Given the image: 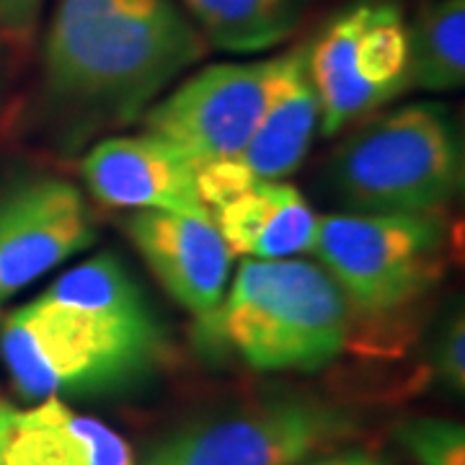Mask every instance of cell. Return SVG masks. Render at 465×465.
I'll return each instance as SVG.
<instances>
[{"label":"cell","instance_id":"cell-12","mask_svg":"<svg viewBox=\"0 0 465 465\" xmlns=\"http://www.w3.org/2000/svg\"><path fill=\"white\" fill-rule=\"evenodd\" d=\"M197 171L176 145L150 133L104 140L81 163L88 192L119 210L202 213Z\"/></svg>","mask_w":465,"mask_h":465},{"label":"cell","instance_id":"cell-9","mask_svg":"<svg viewBox=\"0 0 465 465\" xmlns=\"http://www.w3.org/2000/svg\"><path fill=\"white\" fill-rule=\"evenodd\" d=\"M202 210L235 256L292 259L311 253L318 215L292 183L264 179L238 161L197 171Z\"/></svg>","mask_w":465,"mask_h":465},{"label":"cell","instance_id":"cell-5","mask_svg":"<svg viewBox=\"0 0 465 465\" xmlns=\"http://www.w3.org/2000/svg\"><path fill=\"white\" fill-rule=\"evenodd\" d=\"M442 215L336 213L318 215L311 253L351 308L388 316L411 305L445 269Z\"/></svg>","mask_w":465,"mask_h":465},{"label":"cell","instance_id":"cell-18","mask_svg":"<svg viewBox=\"0 0 465 465\" xmlns=\"http://www.w3.org/2000/svg\"><path fill=\"white\" fill-rule=\"evenodd\" d=\"M434 372L452 393L465 391V321L463 313H455L445 321L434 341Z\"/></svg>","mask_w":465,"mask_h":465},{"label":"cell","instance_id":"cell-4","mask_svg":"<svg viewBox=\"0 0 465 465\" xmlns=\"http://www.w3.org/2000/svg\"><path fill=\"white\" fill-rule=\"evenodd\" d=\"M463 137L448 106L419 101L349 134L331 182L354 213L442 215L463 192Z\"/></svg>","mask_w":465,"mask_h":465},{"label":"cell","instance_id":"cell-14","mask_svg":"<svg viewBox=\"0 0 465 465\" xmlns=\"http://www.w3.org/2000/svg\"><path fill=\"white\" fill-rule=\"evenodd\" d=\"M321 133V104L308 70V45L274 57V81L249 145L235 158L264 179L292 176Z\"/></svg>","mask_w":465,"mask_h":465},{"label":"cell","instance_id":"cell-2","mask_svg":"<svg viewBox=\"0 0 465 465\" xmlns=\"http://www.w3.org/2000/svg\"><path fill=\"white\" fill-rule=\"evenodd\" d=\"M204 50L176 0H57L45 78L57 101L127 122Z\"/></svg>","mask_w":465,"mask_h":465},{"label":"cell","instance_id":"cell-10","mask_svg":"<svg viewBox=\"0 0 465 465\" xmlns=\"http://www.w3.org/2000/svg\"><path fill=\"white\" fill-rule=\"evenodd\" d=\"M124 228L155 280L197 318L202 336L215 341L235 253L207 213L133 210Z\"/></svg>","mask_w":465,"mask_h":465},{"label":"cell","instance_id":"cell-13","mask_svg":"<svg viewBox=\"0 0 465 465\" xmlns=\"http://www.w3.org/2000/svg\"><path fill=\"white\" fill-rule=\"evenodd\" d=\"M0 465H134L130 442L67 401L0 399Z\"/></svg>","mask_w":465,"mask_h":465},{"label":"cell","instance_id":"cell-6","mask_svg":"<svg viewBox=\"0 0 465 465\" xmlns=\"http://www.w3.org/2000/svg\"><path fill=\"white\" fill-rule=\"evenodd\" d=\"M321 134H336L411 88L409 21L396 0H357L308 42Z\"/></svg>","mask_w":465,"mask_h":465},{"label":"cell","instance_id":"cell-15","mask_svg":"<svg viewBox=\"0 0 465 465\" xmlns=\"http://www.w3.org/2000/svg\"><path fill=\"white\" fill-rule=\"evenodd\" d=\"M204 42L225 52H264L287 42L308 0H182Z\"/></svg>","mask_w":465,"mask_h":465},{"label":"cell","instance_id":"cell-21","mask_svg":"<svg viewBox=\"0 0 465 465\" xmlns=\"http://www.w3.org/2000/svg\"><path fill=\"white\" fill-rule=\"evenodd\" d=\"M143 465H171V463H166V460H163L161 455H155V452H150V458H148V460H145V463H143Z\"/></svg>","mask_w":465,"mask_h":465},{"label":"cell","instance_id":"cell-19","mask_svg":"<svg viewBox=\"0 0 465 465\" xmlns=\"http://www.w3.org/2000/svg\"><path fill=\"white\" fill-rule=\"evenodd\" d=\"M45 0H0V36L14 45H29L39 26Z\"/></svg>","mask_w":465,"mask_h":465},{"label":"cell","instance_id":"cell-16","mask_svg":"<svg viewBox=\"0 0 465 465\" xmlns=\"http://www.w3.org/2000/svg\"><path fill=\"white\" fill-rule=\"evenodd\" d=\"M411 88L458 91L465 84V0H424L409 21Z\"/></svg>","mask_w":465,"mask_h":465},{"label":"cell","instance_id":"cell-17","mask_svg":"<svg viewBox=\"0 0 465 465\" xmlns=\"http://www.w3.org/2000/svg\"><path fill=\"white\" fill-rule=\"evenodd\" d=\"M399 445L419 465H465V430L460 421L421 416L396 430Z\"/></svg>","mask_w":465,"mask_h":465},{"label":"cell","instance_id":"cell-1","mask_svg":"<svg viewBox=\"0 0 465 465\" xmlns=\"http://www.w3.org/2000/svg\"><path fill=\"white\" fill-rule=\"evenodd\" d=\"M18 399H99L140 388L166 365L168 336L114 253L73 266L0 329Z\"/></svg>","mask_w":465,"mask_h":465},{"label":"cell","instance_id":"cell-20","mask_svg":"<svg viewBox=\"0 0 465 465\" xmlns=\"http://www.w3.org/2000/svg\"><path fill=\"white\" fill-rule=\"evenodd\" d=\"M302 465H391L382 455H375L370 450H341V452H326Z\"/></svg>","mask_w":465,"mask_h":465},{"label":"cell","instance_id":"cell-7","mask_svg":"<svg viewBox=\"0 0 465 465\" xmlns=\"http://www.w3.org/2000/svg\"><path fill=\"white\" fill-rule=\"evenodd\" d=\"M354 432L357 424L344 409L290 396L204 419L153 452L171 465H302Z\"/></svg>","mask_w":465,"mask_h":465},{"label":"cell","instance_id":"cell-8","mask_svg":"<svg viewBox=\"0 0 465 465\" xmlns=\"http://www.w3.org/2000/svg\"><path fill=\"white\" fill-rule=\"evenodd\" d=\"M274 57L202 67L145 109V133L182 150L197 168L235 161L264 114Z\"/></svg>","mask_w":465,"mask_h":465},{"label":"cell","instance_id":"cell-11","mask_svg":"<svg viewBox=\"0 0 465 465\" xmlns=\"http://www.w3.org/2000/svg\"><path fill=\"white\" fill-rule=\"evenodd\" d=\"M96 238L84 194L63 179L21 183L0 200V305Z\"/></svg>","mask_w":465,"mask_h":465},{"label":"cell","instance_id":"cell-3","mask_svg":"<svg viewBox=\"0 0 465 465\" xmlns=\"http://www.w3.org/2000/svg\"><path fill=\"white\" fill-rule=\"evenodd\" d=\"M215 341L259 372H318L351 341V305L318 262L243 259Z\"/></svg>","mask_w":465,"mask_h":465}]
</instances>
